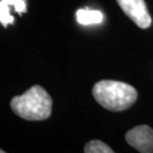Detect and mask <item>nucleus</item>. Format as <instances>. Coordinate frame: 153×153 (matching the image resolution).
Returning <instances> with one entry per match:
<instances>
[{"instance_id":"2","label":"nucleus","mask_w":153,"mask_h":153,"mask_svg":"<svg viewBox=\"0 0 153 153\" xmlns=\"http://www.w3.org/2000/svg\"><path fill=\"white\" fill-rule=\"evenodd\" d=\"M11 108L27 120H44L51 115L52 99L41 85H33L23 94L11 100Z\"/></svg>"},{"instance_id":"3","label":"nucleus","mask_w":153,"mask_h":153,"mask_svg":"<svg viewBox=\"0 0 153 153\" xmlns=\"http://www.w3.org/2000/svg\"><path fill=\"white\" fill-rule=\"evenodd\" d=\"M127 17H129L139 28L146 29L151 25V17L144 0H116Z\"/></svg>"},{"instance_id":"4","label":"nucleus","mask_w":153,"mask_h":153,"mask_svg":"<svg viewBox=\"0 0 153 153\" xmlns=\"http://www.w3.org/2000/svg\"><path fill=\"white\" fill-rule=\"evenodd\" d=\"M127 143L137 151L153 153V129L148 125H138L130 129L125 135Z\"/></svg>"},{"instance_id":"6","label":"nucleus","mask_w":153,"mask_h":153,"mask_svg":"<svg viewBox=\"0 0 153 153\" xmlns=\"http://www.w3.org/2000/svg\"><path fill=\"white\" fill-rule=\"evenodd\" d=\"M76 20L82 25H91V24H100L102 22L103 15L99 10H90V9H79L76 11Z\"/></svg>"},{"instance_id":"5","label":"nucleus","mask_w":153,"mask_h":153,"mask_svg":"<svg viewBox=\"0 0 153 153\" xmlns=\"http://www.w3.org/2000/svg\"><path fill=\"white\" fill-rule=\"evenodd\" d=\"M15 7V11L22 15L27 11L26 0H0V23L4 27L14 23V17L10 14V8Z\"/></svg>"},{"instance_id":"8","label":"nucleus","mask_w":153,"mask_h":153,"mask_svg":"<svg viewBox=\"0 0 153 153\" xmlns=\"http://www.w3.org/2000/svg\"><path fill=\"white\" fill-rule=\"evenodd\" d=\"M3 152H4V151H3V150H1V149H0V153H3Z\"/></svg>"},{"instance_id":"7","label":"nucleus","mask_w":153,"mask_h":153,"mask_svg":"<svg viewBox=\"0 0 153 153\" xmlns=\"http://www.w3.org/2000/svg\"><path fill=\"white\" fill-rule=\"evenodd\" d=\"M85 153H112L114 150L100 140H91L85 146Z\"/></svg>"},{"instance_id":"1","label":"nucleus","mask_w":153,"mask_h":153,"mask_svg":"<svg viewBox=\"0 0 153 153\" xmlns=\"http://www.w3.org/2000/svg\"><path fill=\"white\" fill-rule=\"evenodd\" d=\"M93 94L100 105L111 111H125L137 100V91L132 85L109 79L97 82L94 85Z\"/></svg>"}]
</instances>
